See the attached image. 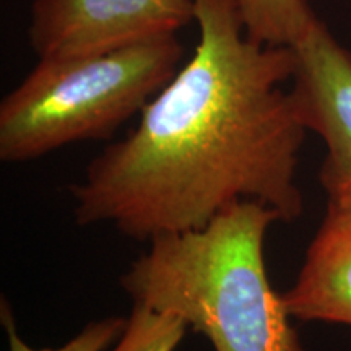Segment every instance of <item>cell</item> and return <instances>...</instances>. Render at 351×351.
Wrapping results in <instances>:
<instances>
[{
    "label": "cell",
    "instance_id": "obj_4",
    "mask_svg": "<svg viewBox=\"0 0 351 351\" xmlns=\"http://www.w3.org/2000/svg\"><path fill=\"white\" fill-rule=\"evenodd\" d=\"M191 23L194 0H33L28 39L39 59H72L178 36Z\"/></svg>",
    "mask_w": 351,
    "mask_h": 351
},
{
    "label": "cell",
    "instance_id": "obj_6",
    "mask_svg": "<svg viewBox=\"0 0 351 351\" xmlns=\"http://www.w3.org/2000/svg\"><path fill=\"white\" fill-rule=\"evenodd\" d=\"M283 300L293 319L351 327V200H328L326 218Z\"/></svg>",
    "mask_w": 351,
    "mask_h": 351
},
{
    "label": "cell",
    "instance_id": "obj_1",
    "mask_svg": "<svg viewBox=\"0 0 351 351\" xmlns=\"http://www.w3.org/2000/svg\"><path fill=\"white\" fill-rule=\"evenodd\" d=\"M191 60L140 112L138 125L70 187L82 226L108 223L132 239L199 230L243 200L293 221L306 137L285 85L291 47L254 41L232 0H194Z\"/></svg>",
    "mask_w": 351,
    "mask_h": 351
},
{
    "label": "cell",
    "instance_id": "obj_7",
    "mask_svg": "<svg viewBox=\"0 0 351 351\" xmlns=\"http://www.w3.org/2000/svg\"><path fill=\"white\" fill-rule=\"evenodd\" d=\"M232 3L245 34L267 46H295L319 20L307 0H232Z\"/></svg>",
    "mask_w": 351,
    "mask_h": 351
},
{
    "label": "cell",
    "instance_id": "obj_3",
    "mask_svg": "<svg viewBox=\"0 0 351 351\" xmlns=\"http://www.w3.org/2000/svg\"><path fill=\"white\" fill-rule=\"evenodd\" d=\"M178 36L104 54L39 59L0 104V160L25 163L82 140L109 138L181 69Z\"/></svg>",
    "mask_w": 351,
    "mask_h": 351
},
{
    "label": "cell",
    "instance_id": "obj_5",
    "mask_svg": "<svg viewBox=\"0 0 351 351\" xmlns=\"http://www.w3.org/2000/svg\"><path fill=\"white\" fill-rule=\"evenodd\" d=\"M291 49L289 93L302 125L327 147L320 182L328 200H351V54L320 20Z\"/></svg>",
    "mask_w": 351,
    "mask_h": 351
},
{
    "label": "cell",
    "instance_id": "obj_9",
    "mask_svg": "<svg viewBox=\"0 0 351 351\" xmlns=\"http://www.w3.org/2000/svg\"><path fill=\"white\" fill-rule=\"evenodd\" d=\"M0 319L7 333L8 351H104L109 345H114L121 339L127 326V319L122 317L95 320L59 348H33L20 337L10 304L5 300H2L0 304Z\"/></svg>",
    "mask_w": 351,
    "mask_h": 351
},
{
    "label": "cell",
    "instance_id": "obj_8",
    "mask_svg": "<svg viewBox=\"0 0 351 351\" xmlns=\"http://www.w3.org/2000/svg\"><path fill=\"white\" fill-rule=\"evenodd\" d=\"M186 332V322L178 315L134 306L111 351H176Z\"/></svg>",
    "mask_w": 351,
    "mask_h": 351
},
{
    "label": "cell",
    "instance_id": "obj_2",
    "mask_svg": "<svg viewBox=\"0 0 351 351\" xmlns=\"http://www.w3.org/2000/svg\"><path fill=\"white\" fill-rule=\"evenodd\" d=\"M275 221L267 205L243 200L199 230L158 236L121 276L122 289L134 306L181 317L215 351H302L263 258Z\"/></svg>",
    "mask_w": 351,
    "mask_h": 351
}]
</instances>
